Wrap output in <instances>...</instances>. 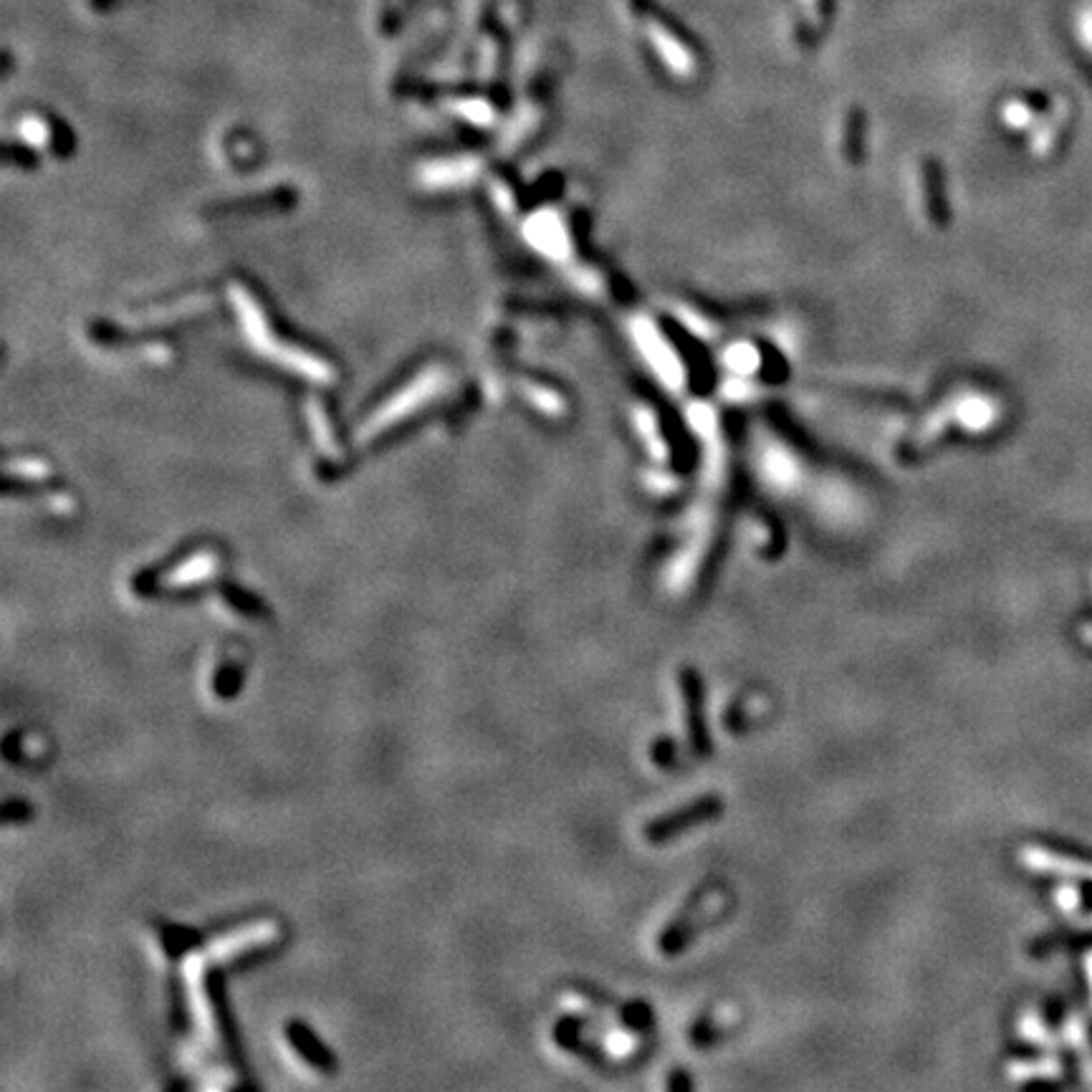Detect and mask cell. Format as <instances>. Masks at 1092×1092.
Segmentation results:
<instances>
[{"mask_svg":"<svg viewBox=\"0 0 1092 1092\" xmlns=\"http://www.w3.org/2000/svg\"><path fill=\"white\" fill-rule=\"evenodd\" d=\"M1029 865L1034 868H1049L1055 872H1064V875H1078V878L1092 880V865L1078 863V860H1067L1060 855H1044V852H1029L1026 855Z\"/></svg>","mask_w":1092,"mask_h":1092,"instance_id":"1","label":"cell"},{"mask_svg":"<svg viewBox=\"0 0 1092 1092\" xmlns=\"http://www.w3.org/2000/svg\"><path fill=\"white\" fill-rule=\"evenodd\" d=\"M1087 968H1090V982H1092V956L1087 959Z\"/></svg>","mask_w":1092,"mask_h":1092,"instance_id":"2","label":"cell"},{"mask_svg":"<svg viewBox=\"0 0 1092 1092\" xmlns=\"http://www.w3.org/2000/svg\"><path fill=\"white\" fill-rule=\"evenodd\" d=\"M1090 640H1092V633H1090Z\"/></svg>","mask_w":1092,"mask_h":1092,"instance_id":"3","label":"cell"}]
</instances>
